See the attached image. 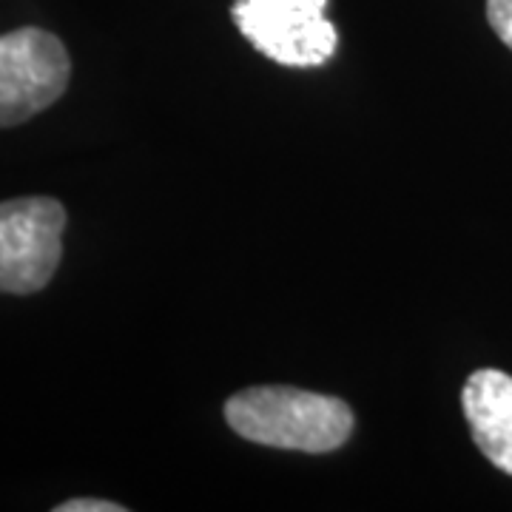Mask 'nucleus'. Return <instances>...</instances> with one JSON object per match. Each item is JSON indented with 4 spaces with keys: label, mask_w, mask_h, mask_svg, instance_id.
Masks as SVG:
<instances>
[{
    "label": "nucleus",
    "mask_w": 512,
    "mask_h": 512,
    "mask_svg": "<svg viewBox=\"0 0 512 512\" xmlns=\"http://www.w3.org/2000/svg\"><path fill=\"white\" fill-rule=\"evenodd\" d=\"M225 421L245 441L299 453H333L353 433V413L342 399L271 384L231 396Z\"/></svg>",
    "instance_id": "nucleus-1"
},
{
    "label": "nucleus",
    "mask_w": 512,
    "mask_h": 512,
    "mask_svg": "<svg viewBox=\"0 0 512 512\" xmlns=\"http://www.w3.org/2000/svg\"><path fill=\"white\" fill-rule=\"evenodd\" d=\"M325 9L328 0H237L231 15L259 55L291 69H316L339 46Z\"/></svg>",
    "instance_id": "nucleus-2"
},
{
    "label": "nucleus",
    "mask_w": 512,
    "mask_h": 512,
    "mask_svg": "<svg viewBox=\"0 0 512 512\" xmlns=\"http://www.w3.org/2000/svg\"><path fill=\"white\" fill-rule=\"evenodd\" d=\"M66 208L52 197L0 202V293L43 291L63 256Z\"/></svg>",
    "instance_id": "nucleus-3"
},
{
    "label": "nucleus",
    "mask_w": 512,
    "mask_h": 512,
    "mask_svg": "<svg viewBox=\"0 0 512 512\" xmlns=\"http://www.w3.org/2000/svg\"><path fill=\"white\" fill-rule=\"evenodd\" d=\"M72 60L63 40L23 26L0 35V128L20 126L63 97Z\"/></svg>",
    "instance_id": "nucleus-4"
},
{
    "label": "nucleus",
    "mask_w": 512,
    "mask_h": 512,
    "mask_svg": "<svg viewBox=\"0 0 512 512\" xmlns=\"http://www.w3.org/2000/svg\"><path fill=\"white\" fill-rule=\"evenodd\" d=\"M464 419L476 447L512 476V376L495 367L476 370L461 390Z\"/></svg>",
    "instance_id": "nucleus-5"
},
{
    "label": "nucleus",
    "mask_w": 512,
    "mask_h": 512,
    "mask_svg": "<svg viewBox=\"0 0 512 512\" xmlns=\"http://www.w3.org/2000/svg\"><path fill=\"white\" fill-rule=\"evenodd\" d=\"M487 20L493 32L512 52V0H487Z\"/></svg>",
    "instance_id": "nucleus-6"
},
{
    "label": "nucleus",
    "mask_w": 512,
    "mask_h": 512,
    "mask_svg": "<svg viewBox=\"0 0 512 512\" xmlns=\"http://www.w3.org/2000/svg\"><path fill=\"white\" fill-rule=\"evenodd\" d=\"M55 512H126V507L100 498H72L66 504H57Z\"/></svg>",
    "instance_id": "nucleus-7"
}]
</instances>
